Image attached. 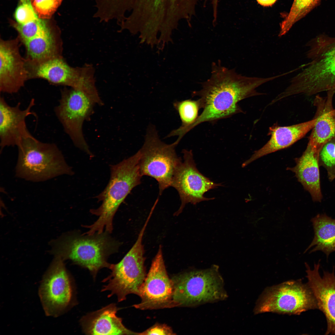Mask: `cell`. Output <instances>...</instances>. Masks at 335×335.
<instances>
[{
    "instance_id": "cell-7",
    "label": "cell",
    "mask_w": 335,
    "mask_h": 335,
    "mask_svg": "<svg viewBox=\"0 0 335 335\" xmlns=\"http://www.w3.org/2000/svg\"><path fill=\"white\" fill-rule=\"evenodd\" d=\"M176 141L166 144L159 139L154 127L148 130L145 141L139 150L140 154L139 167L142 176L153 177L158 182L159 194L171 186L176 169L182 159L177 155Z\"/></svg>"
},
{
    "instance_id": "cell-9",
    "label": "cell",
    "mask_w": 335,
    "mask_h": 335,
    "mask_svg": "<svg viewBox=\"0 0 335 335\" xmlns=\"http://www.w3.org/2000/svg\"><path fill=\"white\" fill-rule=\"evenodd\" d=\"M96 105L83 92L65 87L61 90L58 103L54 109L56 116L74 145L91 157L93 155L84 138L83 127L84 122L89 119Z\"/></svg>"
},
{
    "instance_id": "cell-2",
    "label": "cell",
    "mask_w": 335,
    "mask_h": 335,
    "mask_svg": "<svg viewBox=\"0 0 335 335\" xmlns=\"http://www.w3.org/2000/svg\"><path fill=\"white\" fill-rule=\"evenodd\" d=\"M110 234L105 231L90 235L76 232L64 233L50 241L49 252L87 269L94 277L100 269H109L111 264L107 258L118 251L120 243Z\"/></svg>"
},
{
    "instance_id": "cell-25",
    "label": "cell",
    "mask_w": 335,
    "mask_h": 335,
    "mask_svg": "<svg viewBox=\"0 0 335 335\" xmlns=\"http://www.w3.org/2000/svg\"><path fill=\"white\" fill-rule=\"evenodd\" d=\"M12 25L18 33L20 42L23 45L52 30L44 19L39 18L25 24L15 23Z\"/></svg>"
},
{
    "instance_id": "cell-10",
    "label": "cell",
    "mask_w": 335,
    "mask_h": 335,
    "mask_svg": "<svg viewBox=\"0 0 335 335\" xmlns=\"http://www.w3.org/2000/svg\"><path fill=\"white\" fill-rule=\"evenodd\" d=\"M316 309L317 301L308 284L291 281L266 289L258 301L254 312L298 315Z\"/></svg>"
},
{
    "instance_id": "cell-1",
    "label": "cell",
    "mask_w": 335,
    "mask_h": 335,
    "mask_svg": "<svg viewBox=\"0 0 335 335\" xmlns=\"http://www.w3.org/2000/svg\"><path fill=\"white\" fill-rule=\"evenodd\" d=\"M280 75L266 78L249 77L237 73L234 69L222 66L221 62H213L211 76L201 83V89L193 92L201 113L189 127L190 131L206 122H215L243 112L238 103L250 97L263 95L256 89L268 82L280 77Z\"/></svg>"
},
{
    "instance_id": "cell-24",
    "label": "cell",
    "mask_w": 335,
    "mask_h": 335,
    "mask_svg": "<svg viewBox=\"0 0 335 335\" xmlns=\"http://www.w3.org/2000/svg\"><path fill=\"white\" fill-rule=\"evenodd\" d=\"M321 0H294L290 11L280 25L278 36L286 34L296 22L318 6Z\"/></svg>"
},
{
    "instance_id": "cell-21",
    "label": "cell",
    "mask_w": 335,
    "mask_h": 335,
    "mask_svg": "<svg viewBox=\"0 0 335 335\" xmlns=\"http://www.w3.org/2000/svg\"><path fill=\"white\" fill-rule=\"evenodd\" d=\"M119 308L114 303L87 315L81 321L88 335H137L126 328L116 315Z\"/></svg>"
},
{
    "instance_id": "cell-13",
    "label": "cell",
    "mask_w": 335,
    "mask_h": 335,
    "mask_svg": "<svg viewBox=\"0 0 335 335\" xmlns=\"http://www.w3.org/2000/svg\"><path fill=\"white\" fill-rule=\"evenodd\" d=\"M173 295V282L168 275L160 245L139 289L137 295L141 298V302L133 306L141 310L177 307Z\"/></svg>"
},
{
    "instance_id": "cell-14",
    "label": "cell",
    "mask_w": 335,
    "mask_h": 335,
    "mask_svg": "<svg viewBox=\"0 0 335 335\" xmlns=\"http://www.w3.org/2000/svg\"><path fill=\"white\" fill-rule=\"evenodd\" d=\"M183 161L178 166L174 174L171 186L178 192L181 205L175 214L179 215L185 205L190 203L195 205L204 201L213 199L207 198L204 194L210 190L222 185L216 183L201 173L196 168L191 150L182 151Z\"/></svg>"
},
{
    "instance_id": "cell-15",
    "label": "cell",
    "mask_w": 335,
    "mask_h": 335,
    "mask_svg": "<svg viewBox=\"0 0 335 335\" xmlns=\"http://www.w3.org/2000/svg\"><path fill=\"white\" fill-rule=\"evenodd\" d=\"M18 38L0 40V91L12 94L18 92L28 79L26 60L20 54Z\"/></svg>"
},
{
    "instance_id": "cell-29",
    "label": "cell",
    "mask_w": 335,
    "mask_h": 335,
    "mask_svg": "<svg viewBox=\"0 0 335 335\" xmlns=\"http://www.w3.org/2000/svg\"><path fill=\"white\" fill-rule=\"evenodd\" d=\"M171 327L164 324L156 323L146 330L138 333L137 335H175Z\"/></svg>"
},
{
    "instance_id": "cell-18",
    "label": "cell",
    "mask_w": 335,
    "mask_h": 335,
    "mask_svg": "<svg viewBox=\"0 0 335 335\" xmlns=\"http://www.w3.org/2000/svg\"><path fill=\"white\" fill-rule=\"evenodd\" d=\"M327 92L326 96H317L314 100L316 121L308 142L319 152L327 143L335 141V107L333 104L335 90Z\"/></svg>"
},
{
    "instance_id": "cell-28",
    "label": "cell",
    "mask_w": 335,
    "mask_h": 335,
    "mask_svg": "<svg viewBox=\"0 0 335 335\" xmlns=\"http://www.w3.org/2000/svg\"><path fill=\"white\" fill-rule=\"evenodd\" d=\"M19 1L20 4L15 13V17L17 23L24 24L39 18L33 7L31 0Z\"/></svg>"
},
{
    "instance_id": "cell-12",
    "label": "cell",
    "mask_w": 335,
    "mask_h": 335,
    "mask_svg": "<svg viewBox=\"0 0 335 335\" xmlns=\"http://www.w3.org/2000/svg\"><path fill=\"white\" fill-rule=\"evenodd\" d=\"M63 261L54 257L44 274L38 294L45 315L57 317L69 305L72 296L70 278Z\"/></svg>"
},
{
    "instance_id": "cell-20",
    "label": "cell",
    "mask_w": 335,
    "mask_h": 335,
    "mask_svg": "<svg viewBox=\"0 0 335 335\" xmlns=\"http://www.w3.org/2000/svg\"><path fill=\"white\" fill-rule=\"evenodd\" d=\"M319 152L308 143L302 155L295 159L296 164L288 169L294 172L298 181L310 194L315 202L322 199L319 162Z\"/></svg>"
},
{
    "instance_id": "cell-30",
    "label": "cell",
    "mask_w": 335,
    "mask_h": 335,
    "mask_svg": "<svg viewBox=\"0 0 335 335\" xmlns=\"http://www.w3.org/2000/svg\"><path fill=\"white\" fill-rule=\"evenodd\" d=\"M208 0H205V3H206L207 1ZM212 5L213 9V15L214 18L217 17V8L219 0H210Z\"/></svg>"
},
{
    "instance_id": "cell-26",
    "label": "cell",
    "mask_w": 335,
    "mask_h": 335,
    "mask_svg": "<svg viewBox=\"0 0 335 335\" xmlns=\"http://www.w3.org/2000/svg\"><path fill=\"white\" fill-rule=\"evenodd\" d=\"M335 141H331L326 144L321 150L319 154L320 166L326 169L329 181L335 179Z\"/></svg>"
},
{
    "instance_id": "cell-4",
    "label": "cell",
    "mask_w": 335,
    "mask_h": 335,
    "mask_svg": "<svg viewBox=\"0 0 335 335\" xmlns=\"http://www.w3.org/2000/svg\"><path fill=\"white\" fill-rule=\"evenodd\" d=\"M310 60L290 81L296 94L311 96L335 90V37L321 34L306 44Z\"/></svg>"
},
{
    "instance_id": "cell-31",
    "label": "cell",
    "mask_w": 335,
    "mask_h": 335,
    "mask_svg": "<svg viewBox=\"0 0 335 335\" xmlns=\"http://www.w3.org/2000/svg\"><path fill=\"white\" fill-rule=\"evenodd\" d=\"M257 2L264 7L271 6L273 5L277 0H257Z\"/></svg>"
},
{
    "instance_id": "cell-32",
    "label": "cell",
    "mask_w": 335,
    "mask_h": 335,
    "mask_svg": "<svg viewBox=\"0 0 335 335\" xmlns=\"http://www.w3.org/2000/svg\"><path fill=\"white\" fill-rule=\"evenodd\" d=\"M334 153H335V148H334Z\"/></svg>"
},
{
    "instance_id": "cell-16",
    "label": "cell",
    "mask_w": 335,
    "mask_h": 335,
    "mask_svg": "<svg viewBox=\"0 0 335 335\" xmlns=\"http://www.w3.org/2000/svg\"><path fill=\"white\" fill-rule=\"evenodd\" d=\"M320 260L315 263L313 269L305 263L307 284L317 301L318 309L324 314L327 323L325 335L335 334V275L334 267L332 272L319 273Z\"/></svg>"
},
{
    "instance_id": "cell-19",
    "label": "cell",
    "mask_w": 335,
    "mask_h": 335,
    "mask_svg": "<svg viewBox=\"0 0 335 335\" xmlns=\"http://www.w3.org/2000/svg\"><path fill=\"white\" fill-rule=\"evenodd\" d=\"M316 118L303 123L287 126H274L269 128L270 137L261 148L254 152L242 167L246 166L260 158L272 153L286 148L303 137L311 130Z\"/></svg>"
},
{
    "instance_id": "cell-23",
    "label": "cell",
    "mask_w": 335,
    "mask_h": 335,
    "mask_svg": "<svg viewBox=\"0 0 335 335\" xmlns=\"http://www.w3.org/2000/svg\"><path fill=\"white\" fill-rule=\"evenodd\" d=\"M173 106L179 115L181 125L178 129L172 131L167 136H178V138L176 141L179 143L185 134L186 129L198 118V111L200 108L197 100H194L190 99L176 101L174 103Z\"/></svg>"
},
{
    "instance_id": "cell-17",
    "label": "cell",
    "mask_w": 335,
    "mask_h": 335,
    "mask_svg": "<svg viewBox=\"0 0 335 335\" xmlns=\"http://www.w3.org/2000/svg\"><path fill=\"white\" fill-rule=\"evenodd\" d=\"M32 99L27 107L22 109L20 103L14 106L8 104L4 97H0V152L5 147L17 146L24 138L31 134L26 123L29 116L35 114L32 109L35 105Z\"/></svg>"
},
{
    "instance_id": "cell-3",
    "label": "cell",
    "mask_w": 335,
    "mask_h": 335,
    "mask_svg": "<svg viewBox=\"0 0 335 335\" xmlns=\"http://www.w3.org/2000/svg\"><path fill=\"white\" fill-rule=\"evenodd\" d=\"M140 154L138 151L128 158L110 166L111 175L105 189L96 198L102 201L97 208L90 210L91 213L98 217L93 224L85 227L89 230V234L100 233L105 231L111 233L113 219L118 207L132 189L141 183L139 167Z\"/></svg>"
},
{
    "instance_id": "cell-22",
    "label": "cell",
    "mask_w": 335,
    "mask_h": 335,
    "mask_svg": "<svg viewBox=\"0 0 335 335\" xmlns=\"http://www.w3.org/2000/svg\"><path fill=\"white\" fill-rule=\"evenodd\" d=\"M311 221L314 236L304 253L313 247L310 253L321 251L325 254L328 259L332 252H335V219L324 213L317 215Z\"/></svg>"
},
{
    "instance_id": "cell-8",
    "label": "cell",
    "mask_w": 335,
    "mask_h": 335,
    "mask_svg": "<svg viewBox=\"0 0 335 335\" xmlns=\"http://www.w3.org/2000/svg\"><path fill=\"white\" fill-rule=\"evenodd\" d=\"M148 222L146 221L135 243L123 259L116 264H111L110 274L103 280L108 283L102 291H110L108 297L115 294L118 302L125 300L129 294L138 295L146 277L142 240Z\"/></svg>"
},
{
    "instance_id": "cell-11",
    "label": "cell",
    "mask_w": 335,
    "mask_h": 335,
    "mask_svg": "<svg viewBox=\"0 0 335 335\" xmlns=\"http://www.w3.org/2000/svg\"><path fill=\"white\" fill-rule=\"evenodd\" d=\"M25 60L29 79H42L53 85L82 91L89 89L94 82V71L91 65L73 67L63 56L39 61Z\"/></svg>"
},
{
    "instance_id": "cell-27",
    "label": "cell",
    "mask_w": 335,
    "mask_h": 335,
    "mask_svg": "<svg viewBox=\"0 0 335 335\" xmlns=\"http://www.w3.org/2000/svg\"><path fill=\"white\" fill-rule=\"evenodd\" d=\"M34 10L39 18L49 19L61 4L63 0H31Z\"/></svg>"
},
{
    "instance_id": "cell-5",
    "label": "cell",
    "mask_w": 335,
    "mask_h": 335,
    "mask_svg": "<svg viewBox=\"0 0 335 335\" xmlns=\"http://www.w3.org/2000/svg\"><path fill=\"white\" fill-rule=\"evenodd\" d=\"M17 147L15 173L17 178L38 182L74 174L55 143L42 142L31 134L23 139Z\"/></svg>"
},
{
    "instance_id": "cell-6",
    "label": "cell",
    "mask_w": 335,
    "mask_h": 335,
    "mask_svg": "<svg viewBox=\"0 0 335 335\" xmlns=\"http://www.w3.org/2000/svg\"><path fill=\"white\" fill-rule=\"evenodd\" d=\"M171 278L177 307H194L223 300L227 297L216 265L205 269H193Z\"/></svg>"
}]
</instances>
